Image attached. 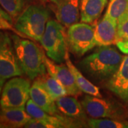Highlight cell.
Here are the masks:
<instances>
[{
  "label": "cell",
  "instance_id": "cell-1",
  "mask_svg": "<svg viewBox=\"0 0 128 128\" xmlns=\"http://www.w3.org/2000/svg\"><path fill=\"white\" fill-rule=\"evenodd\" d=\"M123 56L114 47L99 46L92 54L80 62L82 70L98 81L110 80L119 68Z\"/></svg>",
  "mask_w": 128,
  "mask_h": 128
},
{
  "label": "cell",
  "instance_id": "cell-2",
  "mask_svg": "<svg viewBox=\"0 0 128 128\" xmlns=\"http://www.w3.org/2000/svg\"><path fill=\"white\" fill-rule=\"evenodd\" d=\"M18 64L24 73L30 80H35L46 73L44 53L36 44L17 34H12Z\"/></svg>",
  "mask_w": 128,
  "mask_h": 128
},
{
  "label": "cell",
  "instance_id": "cell-3",
  "mask_svg": "<svg viewBox=\"0 0 128 128\" xmlns=\"http://www.w3.org/2000/svg\"><path fill=\"white\" fill-rule=\"evenodd\" d=\"M50 17L48 10L40 4H30L14 22V26L24 38L41 41Z\"/></svg>",
  "mask_w": 128,
  "mask_h": 128
},
{
  "label": "cell",
  "instance_id": "cell-4",
  "mask_svg": "<svg viewBox=\"0 0 128 128\" xmlns=\"http://www.w3.org/2000/svg\"><path fill=\"white\" fill-rule=\"evenodd\" d=\"M47 56L56 63H62L68 50L65 27L59 22L48 20L40 41Z\"/></svg>",
  "mask_w": 128,
  "mask_h": 128
},
{
  "label": "cell",
  "instance_id": "cell-5",
  "mask_svg": "<svg viewBox=\"0 0 128 128\" xmlns=\"http://www.w3.org/2000/svg\"><path fill=\"white\" fill-rule=\"evenodd\" d=\"M30 81L21 76L9 78L5 82L0 98L2 108L26 109V104L30 98Z\"/></svg>",
  "mask_w": 128,
  "mask_h": 128
},
{
  "label": "cell",
  "instance_id": "cell-6",
  "mask_svg": "<svg viewBox=\"0 0 128 128\" xmlns=\"http://www.w3.org/2000/svg\"><path fill=\"white\" fill-rule=\"evenodd\" d=\"M68 48L78 56H82L96 46L94 26L76 23L70 26L66 32Z\"/></svg>",
  "mask_w": 128,
  "mask_h": 128
},
{
  "label": "cell",
  "instance_id": "cell-7",
  "mask_svg": "<svg viewBox=\"0 0 128 128\" xmlns=\"http://www.w3.org/2000/svg\"><path fill=\"white\" fill-rule=\"evenodd\" d=\"M24 74L18 64L11 34L0 32V78L4 80Z\"/></svg>",
  "mask_w": 128,
  "mask_h": 128
},
{
  "label": "cell",
  "instance_id": "cell-8",
  "mask_svg": "<svg viewBox=\"0 0 128 128\" xmlns=\"http://www.w3.org/2000/svg\"><path fill=\"white\" fill-rule=\"evenodd\" d=\"M84 110L92 118L119 119L121 110L114 103L109 100L97 96H86L81 101Z\"/></svg>",
  "mask_w": 128,
  "mask_h": 128
},
{
  "label": "cell",
  "instance_id": "cell-9",
  "mask_svg": "<svg viewBox=\"0 0 128 128\" xmlns=\"http://www.w3.org/2000/svg\"><path fill=\"white\" fill-rule=\"evenodd\" d=\"M50 9L58 22L68 28L78 23L80 18V0H49Z\"/></svg>",
  "mask_w": 128,
  "mask_h": 128
},
{
  "label": "cell",
  "instance_id": "cell-10",
  "mask_svg": "<svg viewBox=\"0 0 128 128\" xmlns=\"http://www.w3.org/2000/svg\"><path fill=\"white\" fill-rule=\"evenodd\" d=\"M44 64L47 72L59 81L66 89L68 96H78L81 94L80 90L78 88L75 81L73 73L67 65L55 64L54 60L46 57V55L44 56Z\"/></svg>",
  "mask_w": 128,
  "mask_h": 128
},
{
  "label": "cell",
  "instance_id": "cell-11",
  "mask_svg": "<svg viewBox=\"0 0 128 128\" xmlns=\"http://www.w3.org/2000/svg\"><path fill=\"white\" fill-rule=\"evenodd\" d=\"M96 46H111L118 42V21L104 15L94 26Z\"/></svg>",
  "mask_w": 128,
  "mask_h": 128
},
{
  "label": "cell",
  "instance_id": "cell-12",
  "mask_svg": "<svg viewBox=\"0 0 128 128\" xmlns=\"http://www.w3.org/2000/svg\"><path fill=\"white\" fill-rule=\"evenodd\" d=\"M112 92L124 100H128V55L123 57L119 68L107 83Z\"/></svg>",
  "mask_w": 128,
  "mask_h": 128
},
{
  "label": "cell",
  "instance_id": "cell-13",
  "mask_svg": "<svg viewBox=\"0 0 128 128\" xmlns=\"http://www.w3.org/2000/svg\"><path fill=\"white\" fill-rule=\"evenodd\" d=\"M55 101L60 114L80 121L87 120V113L83 106L76 98L65 96L58 98Z\"/></svg>",
  "mask_w": 128,
  "mask_h": 128
},
{
  "label": "cell",
  "instance_id": "cell-14",
  "mask_svg": "<svg viewBox=\"0 0 128 128\" xmlns=\"http://www.w3.org/2000/svg\"><path fill=\"white\" fill-rule=\"evenodd\" d=\"M30 98L39 108L48 114H60L58 110L55 100L48 94L38 80H35L30 89Z\"/></svg>",
  "mask_w": 128,
  "mask_h": 128
},
{
  "label": "cell",
  "instance_id": "cell-15",
  "mask_svg": "<svg viewBox=\"0 0 128 128\" xmlns=\"http://www.w3.org/2000/svg\"><path fill=\"white\" fill-rule=\"evenodd\" d=\"M26 109L2 108L0 110V128H22L32 119Z\"/></svg>",
  "mask_w": 128,
  "mask_h": 128
},
{
  "label": "cell",
  "instance_id": "cell-16",
  "mask_svg": "<svg viewBox=\"0 0 128 128\" xmlns=\"http://www.w3.org/2000/svg\"><path fill=\"white\" fill-rule=\"evenodd\" d=\"M107 4L108 0H80L81 22L94 23L100 17Z\"/></svg>",
  "mask_w": 128,
  "mask_h": 128
},
{
  "label": "cell",
  "instance_id": "cell-17",
  "mask_svg": "<svg viewBox=\"0 0 128 128\" xmlns=\"http://www.w3.org/2000/svg\"><path fill=\"white\" fill-rule=\"evenodd\" d=\"M65 62L73 73L76 85L78 88L80 90V91L88 95L102 98V95H101L99 88L96 86L94 84H92L91 82H90L87 78H85L81 72L73 65L69 57L68 50L67 51L65 56Z\"/></svg>",
  "mask_w": 128,
  "mask_h": 128
},
{
  "label": "cell",
  "instance_id": "cell-18",
  "mask_svg": "<svg viewBox=\"0 0 128 128\" xmlns=\"http://www.w3.org/2000/svg\"><path fill=\"white\" fill-rule=\"evenodd\" d=\"M35 80L41 83V86L55 100L58 98L68 96L66 89L63 87L59 81L57 80L54 77L51 76L48 72L38 76Z\"/></svg>",
  "mask_w": 128,
  "mask_h": 128
},
{
  "label": "cell",
  "instance_id": "cell-19",
  "mask_svg": "<svg viewBox=\"0 0 128 128\" xmlns=\"http://www.w3.org/2000/svg\"><path fill=\"white\" fill-rule=\"evenodd\" d=\"M88 127L92 128H128V122L112 118H90Z\"/></svg>",
  "mask_w": 128,
  "mask_h": 128
},
{
  "label": "cell",
  "instance_id": "cell-20",
  "mask_svg": "<svg viewBox=\"0 0 128 128\" xmlns=\"http://www.w3.org/2000/svg\"><path fill=\"white\" fill-rule=\"evenodd\" d=\"M28 2V0H0V6L15 21L27 6Z\"/></svg>",
  "mask_w": 128,
  "mask_h": 128
},
{
  "label": "cell",
  "instance_id": "cell-21",
  "mask_svg": "<svg viewBox=\"0 0 128 128\" xmlns=\"http://www.w3.org/2000/svg\"><path fill=\"white\" fill-rule=\"evenodd\" d=\"M128 10V0H110L105 16L118 21Z\"/></svg>",
  "mask_w": 128,
  "mask_h": 128
},
{
  "label": "cell",
  "instance_id": "cell-22",
  "mask_svg": "<svg viewBox=\"0 0 128 128\" xmlns=\"http://www.w3.org/2000/svg\"><path fill=\"white\" fill-rule=\"evenodd\" d=\"M14 21L13 18L0 6V31H10L15 34L23 37L22 35L16 29L14 26Z\"/></svg>",
  "mask_w": 128,
  "mask_h": 128
},
{
  "label": "cell",
  "instance_id": "cell-23",
  "mask_svg": "<svg viewBox=\"0 0 128 128\" xmlns=\"http://www.w3.org/2000/svg\"><path fill=\"white\" fill-rule=\"evenodd\" d=\"M125 41H128V10L118 20V42Z\"/></svg>",
  "mask_w": 128,
  "mask_h": 128
},
{
  "label": "cell",
  "instance_id": "cell-24",
  "mask_svg": "<svg viewBox=\"0 0 128 128\" xmlns=\"http://www.w3.org/2000/svg\"><path fill=\"white\" fill-rule=\"evenodd\" d=\"M24 128H53L50 124L41 120L32 118Z\"/></svg>",
  "mask_w": 128,
  "mask_h": 128
},
{
  "label": "cell",
  "instance_id": "cell-25",
  "mask_svg": "<svg viewBox=\"0 0 128 128\" xmlns=\"http://www.w3.org/2000/svg\"><path fill=\"white\" fill-rule=\"evenodd\" d=\"M116 46L122 53L128 54V41H118L117 42Z\"/></svg>",
  "mask_w": 128,
  "mask_h": 128
},
{
  "label": "cell",
  "instance_id": "cell-26",
  "mask_svg": "<svg viewBox=\"0 0 128 128\" xmlns=\"http://www.w3.org/2000/svg\"><path fill=\"white\" fill-rule=\"evenodd\" d=\"M5 81H6V80L3 79V78H0V98H1L2 91V89H3V87H4V85Z\"/></svg>",
  "mask_w": 128,
  "mask_h": 128
},
{
  "label": "cell",
  "instance_id": "cell-27",
  "mask_svg": "<svg viewBox=\"0 0 128 128\" xmlns=\"http://www.w3.org/2000/svg\"><path fill=\"white\" fill-rule=\"evenodd\" d=\"M41 2H44V3H46V2H48L49 0H40Z\"/></svg>",
  "mask_w": 128,
  "mask_h": 128
}]
</instances>
